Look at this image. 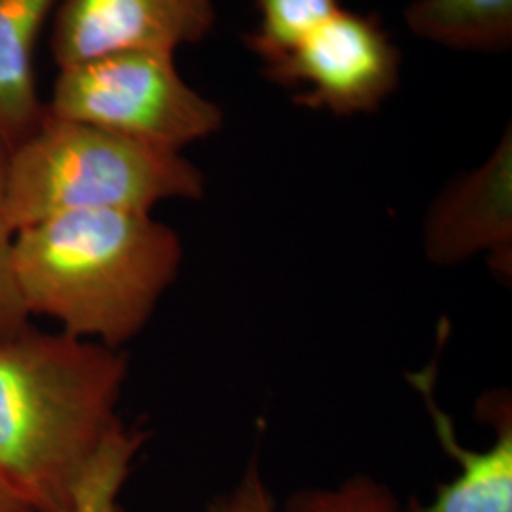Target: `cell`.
Instances as JSON below:
<instances>
[{"label":"cell","mask_w":512,"mask_h":512,"mask_svg":"<svg viewBox=\"0 0 512 512\" xmlns=\"http://www.w3.org/2000/svg\"><path fill=\"white\" fill-rule=\"evenodd\" d=\"M122 349L29 325L0 338V475L33 512H65L122 423Z\"/></svg>","instance_id":"1"},{"label":"cell","mask_w":512,"mask_h":512,"mask_svg":"<svg viewBox=\"0 0 512 512\" xmlns=\"http://www.w3.org/2000/svg\"><path fill=\"white\" fill-rule=\"evenodd\" d=\"M179 234L152 213H65L19 228L14 274L29 317L122 349L158 310L183 266Z\"/></svg>","instance_id":"2"},{"label":"cell","mask_w":512,"mask_h":512,"mask_svg":"<svg viewBox=\"0 0 512 512\" xmlns=\"http://www.w3.org/2000/svg\"><path fill=\"white\" fill-rule=\"evenodd\" d=\"M205 188L202 169L183 152L48 110L8 150L6 207L16 232L65 213H152L165 202H200Z\"/></svg>","instance_id":"3"},{"label":"cell","mask_w":512,"mask_h":512,"mask_svg":"<svg viewBox=\"0 0 512 512\" xmlns=\"http://www.w3.org/2000/svg\"><path fill=\"white\" fill-rule=\"evenodd\" d=\"M46 110L183 152L224 126V112L184 80L175 54L118 52L59 69Z\"/></svg>","instance_id":"4"},{"label":"cell","mask_w":512,"mask_h":512,"mask_svg":"<svg viewBox=\"0 0 512 512\" xmlns=\"http://www.w3.org/2000/svg\"><path fill=\"white\" fill-rule=\"evenodd\" d=\"M262 74L296 90L298 107L334 116L376 112L397 92L401 52L376 16L340 8Z\"/></svg>","instance_id":"5"},{"label":"cell","mask_w":512,"mask_h":512,"mask_svg":"<svg viewBox=\"0 0 512 512\" xmlns=\"http://www.w3.org/2000/svg\"><path fill=\"white\" fill-rule=\"evenodd\" d=\"M215 21V0H61L50 52L57 69L118 52L175 54L203 42Z\"/></svg>","instance_id":"6"},{"label":"cell","mask_w":512,"mask_h":512,"mask_svg":"<svg viewBox=\"0 0 512 512\" xmlns=\"http://www.w3.org/2000/svg\"><path fill=\"white\" fill-rule=\"evenodd\" d=\"M429 264L454 268L486 256L495 274L512 275V129L492 154L461 173L431 202L421 230Z\"/></svg>","instance_id":"7"},{"label":"cell","mask_w":512,"mask_h":512,"mask_svg":"<svg viewBox=\"0 0 512 512\" xmlns=\"http://www.w3.org/2000/svg\"><path fill=\"white\" fill-rule=\"evenodd\" d=\"M416 387L433 418L442 450L456 461L458 473L440 484L431 501L410 497L393 512H512V401L505 391H492L476 406L478 416L494 429V442L484 450L461 444L454 423L435 403L429 370L414 374Z\"/></svg>","instance_id":"8"},{"label":"cell","mask_w":512,"mask_h":512,"mask_svg":"<svg viewBox=\"0 0 512 512\" xmlns=\"http://www.w3.org/2000/svg\"><path fill=\"white\" fill-rule=\"evenodd\" d=\"M61 0H0V139L8 150L46 114L37 84L38 40Z\"/></svg>","instance_id":"9"},{"label":"cell","mask_w":512,"mask_h":512,"mask_svg":"<svg viewBox=\"0 0 512 512\" xmlns=\"http://www.w3.org/2000/svg\"><path fill=\"white\" fill-rule=\"evenodd\" d=\"M404 23L414 37L471 54L512 46V0H412Z\"/></svg>","instance_id":"10"},{"label":"cell","mask_w":512,"mask_h":512,"mask_svg":"<svg viewBox=\"0 0 512 512\" xmlns=\"http://www.w3.org/2000/svg\"><path fill=\"white\" fill-rule=\"evenodd\" d=\"M143 444L145 435L122 421L93 459L65 512H126L120 497Z\"/></svg>","instance_id":"11"},{"label":"cell","mask_w":512,"mask_h":512,"mask_svg":"<svg viewBox=\"0 0 512 512\" xmlns=\"http://www.w3.org/2000/svg\"><path fill=\"white\" fill-rule=\"evenodd\" d=\"M255 4L260 21L243 42L264 65L291 52L342 8L340 0H255Z\"/></svg>","instance_id":"12"},{"label":"cell","mask_w":512,"mask_h":512,"mask_svg":"<svg viewBox=\"0 0 512 512\" xmlns=\"http://www.w3.org/2000/svg\"><path fill=\"white\" fill-rule=\"evenodd\" d=\"M399 499L384 482L370 475H353L336 486L294 492L283 512H393Z\"/></svg>","instance_id":"13"},{"label":"cell","mask_w":512,"mask_h":512,"mask_svg":"<svg viewBox=\"0 0 512 512\" xmlns=\"http://www.w3.org/2000/svg\"><path fill=\"white\" fill-rule=\"evenodd\" d=\"M6 164L8 147L0 139V338L16 334L31 325V317L21 302L14 274L16 230L6 207Z\"/></svg>","instance_id":"14"},{"label":"cell","mask_w":512,"mask_h":512,"mask_svg":"<svg viewBox=\"0 0 512 512\" xmlns=\"http://www.w3.org/2000/svg\"><path fill=\"white\" fill-rule=\"evenodd\" d=\"M203 512H283V509L275 503L260 461L253 458L243 469L238 482L215 497Z\"/></svg>","instance_id":"15"},{"label":"cell","mask_w":512,"mask_h":512,"mask_svg":"<svg viewBox=\"0 0 512 512\" xmlns=\"http://www.w3.org/2000/svg\"><path fill=\"white\" fill-rule=\"evenodd\" d=\"M0 512H33L23 497L0 475Z\"/></svg>","instance_id":"16"}]
</instances>
